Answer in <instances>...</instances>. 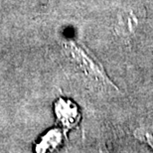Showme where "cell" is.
Returning <instances> with one entry per match:
<instances>
[{
  "mask_svg": "<svg viewBox=\"0 0 153 153\" xmlns=\"http://www.w3.org/2000/svg\"><path fill=\"white\" fill-rule=\"evenodd\" d=\"M68 48L70 50V53H72V56L74 57V59L78 61L79 65L82 66V68L85 69V71H87L88 74H93L94 76L103 79V81L106 79V76L103 73L102 67L94 59H91L90 55L85 53L79 45L71 42L68 45Z\"/></svg>",
  "mask_w": 153,
  "mask_h": 153,
  "instance_id": "obj_1",
  "label": "cell"
},
{
  "mask_svg": "<svg viewBox=\"0 0 153 153\" xmlns=\"http://www.w3.org/2000/svg\"><path fill=\"white\" fill-rule=\"evenodd\" d=\"M55 114L59 121L67 129H70L78 123L79 111L76 106L70 100L61 99L55 105Z\"/></svg>",
  "mask_w": 153,
  "mask_h": 153,
  "instance_id": "obj_2",
  "label": "cell"
},
{
  "mask_svg": "<svg viewBox=\"0 0 153 153\" xmlns=\"http://www.w3.org/2000/svg\"><path fill=\"white\" fill-rule=\"evenodd\" d=\"M61 140V134L60 131L55 129L51 130L43 137L40 145L37 146V151L43 152L46 150H49V148H55L60 143Z\"/></svg>",
  "mask_w": 153,
  "mask_h": 153,
  "instance_id": "obj_3",
  "label": "cell"
}]
</instances>
